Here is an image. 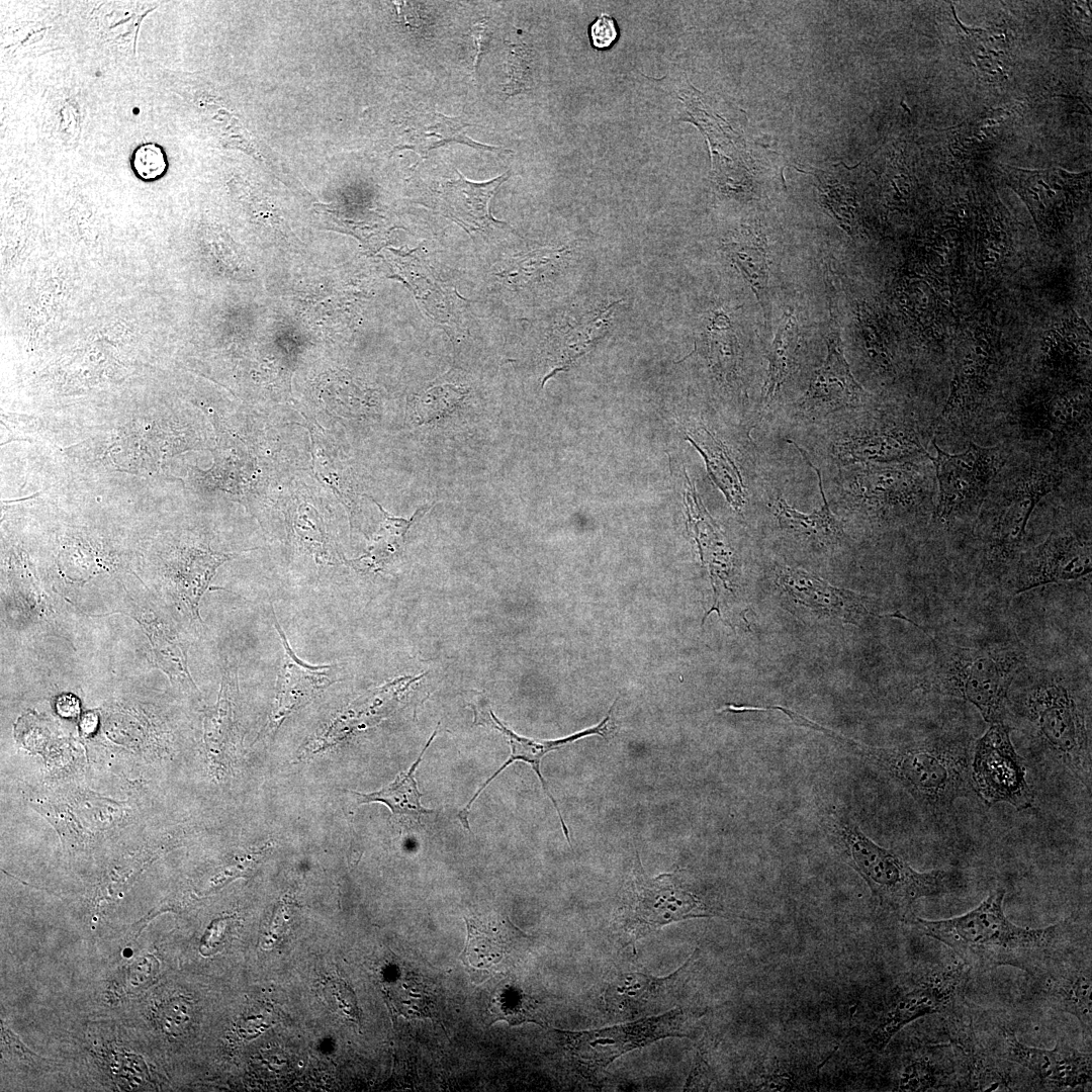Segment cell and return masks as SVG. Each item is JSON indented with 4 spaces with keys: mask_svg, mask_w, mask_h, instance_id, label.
Returning <instances> with one entry per match:
<instances>
[{
    "mask_svg": "<svg viewBox=\"0 0 1092 1092\" xmlns=\"http://www.w3.org/2000/svg\"><path fill=\"white\" fill-rule=\"evenodd\" d=\"M1005 889L996 888L974 909L957 917L927 920L914 913L903 921L951 948L969 967L1009 966L1036 975L1077 948L1069 921L1043 928L1015 925L1005 916Z\"/></svg>",
    "mask_w": 1092,
    "mask_h": 1092,
    "instance_id": "cell-1",
    "label": "cell"
},
{
    "mask_svg": "<svg viewBox=\"0 0 1092 1092\" xmlns=\"http://www.w3.org/2000/svg\"><path fill=\"white\" fill-rule=\"evenodd\" d=\"M816 730L883 770L933 816L948 814L956 802L972 791V755L966 740L932 736L893 747H874L820 724Z\"/></svg>",
    "mask_w": 1092,
    "mask_h": 1092,
    "instance_id": "cell-2",
    "label": "cell"
},
{
    "mask_svg": "<svg viewBox=\"0 0 1092 1092\" xmlns=\"http://www.w3.org/2000/svg\"><path fill=\"white\" fill-rule=\"evenodd\" d=\"M928 636L935 655L924 682L927 691L972 704L989 724L1004 722L1023 653L1009 645L964 647Z\"/></svg>",
    "mask_w": 1092,
    "mask_h": 1092,
    "instance_id": "cell-3",
    "label": "cell"
},
{
    "mask_svg": "<svg viewBox=\"0 0 1092 1092\" xmlns=\"http://www.w3.org/2000/svg\"><path fill=\"white\" fill-rule=\"evenodd\" d=\"M833 826L847 863L863 879L873 896L902 920L921 898L948 893L961 884L956 871L918 872L891 849L880 846L849 820L833 816Z\"/></svg>",
    "mask_w": 1092,
    "mask_h": 1092,
    "instance_id": "cell-4",
    "label": "cell"
},
{
    "mask_svg": "<svg viewBox=\"0 0 1092 1092\" xmlns=\"http://www.w3.org/2000/svg\"><path fill=\"white\" fill-rule=\"evenodd\" d=\"M1017 711L1040 743L1086 788L1091 787V738L1087 707L1064 679L1050 676L1018 696Z\"/></svg>",
    "mask_w": 1092,
    "mask_h": 1092,
    "instance_id": "cell-5",
    "label": "cell"
},
{
    "mask_svg": "<svg viewBox=\"0 0 1092 1092\" xmlns=\"http://www.w3.org/2000/svg\"><path fill=\"white\" fill-rule=\"evenodd\" d=\"M1063 480L1062 469L1046 461H1034L1005 481L992 497L987 519V561L992 566L1009 563L1016 555L1028 520L1039 500Z\"/></svg>",
    "mask_w": 1092,
    "mask_h": 1092,
    "instance_id": "cell-6",
    "label": "cell"
},
{
    "mask_svg": "<svg viewBox=\"0 0 1092 1092\" xmlns=\"http://www.w3.org/2000/svg\"><path fill=\"white\" fill-rule=\"evenodd\" d=\"M932 461L938 482L935 517L944 524L977 515L986 500L991 482L1005 463L999 447L971 443L965 452L948 454L933 441Z\"/></svg>",
    "mask_w": 1092,
    "mask_h": 1092,
    "instance_id": "cell-7",
    "label": "cell"
},
{
    "mask_svg": "<svg viewBox=\"0 0 1092 1092\" xmlns=\"http://www.w3.org/2000/svg\"><path fill=\"white\" fill-rule=\"evenodd\" d=\"M1004 722L990 724L976 741L971 759L972 791L989 807L1008 804L1017 811L1032 807L1034 795L1023 757Z\"/></svg>",
    "mask_w": 1092,
    "mask_h": 1092,
    "instance_id": "cell-8",
    "label": "cell"
},
{
    "mask_svg": "<svg viewBox=\"0 0 1092 1092\" xmlns=\"http://www.w3.org/2000/svg\"><path fill=\"white\" fill-rule=\"evenodd\" d=\"M704 1012L674 1009L601 1029L565 1033L567 1049L578 1068L588 1075L606 1068L620 1056L667 1036H687L688 1022Z\"/></svg>",
    "mask_w": 1092,
    "mask_h": 1092,
    "instance_id": "cell-9",
    "label": "cell"
},
{
    "mask_svg": "<svg viewBox=\"0 0 1092 1092\" xmlns=\"http://www.w3.org/2000/svg\"><path fill=\"white\" fill-rule=\"evenodd\" d=\"M625 915L630 930L639 935L672 922L714 914L700 898L678 886L673 875L647 877L637 854Z\"/></svg>",
    "mask_w": 1092,
    "mask_h": 1092,
    "instance_id": "cell-10",
    "label": "cell"
},
{
    "mask_svg": "<svg viewBox=\"0 0 1092 1092\" xmlns=\"http://www.w3.org/2000/svg\"><path fill=\"white\" fill-rule=\"evenodd\" d=\"M962 982L960 970H943L924 975L917 983L897 991L869 1032L868 1045L880 1052L907 1024L948 1007L959 995Z\"/></svg>",
    "mask_w": 1092,
    "mask_h": 1092,
    "instance_id": "cell-11",
    "label": "cell"
},
{
    "mask_svg": "<svg viewBox=\"0 0 1092 1092\" xmlns=\"http://www.w3.org/2000/svg\"><path fill=\"white\" fill-rule=\"evenodd\" d=\"M1092 570L1091 541L1071 532H1053L1021 552L1011 577L1014 595L1034 587L1078 579Z\"/></svg>",
    "mask_w": 1092,
    "mask_h": 1092,
    "instance_id": "cell-12",
    "label": "cell"
},
{
    "mask_svg": "<svg viewBox=\"0 0 1092 1092\" xmlns=\"http://www.w3.org/2000/svg\"><path fill=\"white\" fill-rule=\"evenodd\" d=\"M616 703H617V700L611 706V708H610V710L608 712V715L599 724H597L595 726H592L589 728H586L584 730H581L579 732L573 733L571 735H568L566 737L559 738V739H554V740H536V739H531V738H528V737H525V736H521V735L515 733L510 728H508L503 722H500L494 716V714H493V712L491 711L490 708H487V711H483V709L477 710L476 708L473 707L474 714H475V719H474L475 724H482V725L486 724V725H489L492 728L496 729L497 731H499L507 738V740H508V742L510 744L511 754L508 757V759L480 786V788L475 792L473 797L461 809V811H459L458 818H459L461 824L463 825V827L466 830L470 831V825H469V821H468L469 812H470L471 806L473 805L475 800L478 798V796L481 794V792L500 772H503L509 765H511L512 763H514L516 761H523L525 763H528L532 767L534 772L537 775L545 794L551 800L552 804L554 805V807H555V809L557 811V814H558V817H559V821H560L561 828L563 830L564 836H565L568 844L571 845L570 838H569V832H568L567 826H566V824L564 822V819H563V817H562V815L560 813V809H559L555 799L551 795V793L549 791V788H548V785H547V783H546V781H545V779H544V777L542 775L541 761H542V758L547 753H549L551 751H554V750H558L560 748H563L564 746H566V745H568V744H570V743H572L574 741H577V740H579L581 738H584V737H587V736H590V735H600L602 737H605L606 732L608 730V724L610 722L611 715H612V712H613V709H614Z\"/></svg>",
    "mask_w": 1092,
    "mask_h": 1092,
    "instance_id": "cell-13",
    "label": "cell"
},
{
    "mask_svg": "<svg viewBox=\"0 0 1092 1092\" xmlns=\"http://www.w3.org/2000/svg\"><path fill=\"white\" fill-rule=\"evenodd\" d=\"M1001 1046L1002 1056L1032 1072L1049 1088L1084 1087L1091 1081V1054L1064 1040L1053 1050H1042L1028 1046L1012 1031L1004 1030Z\"/></svg>",
    "mask_w": 1092,
    "mask_h": 1092,
    "instance_id": "cell-14",
    "label": "cell"
},
{
    "mask_svg": "<svg viewBox=\"0 0 1092 1092\" xmlns=\"http://www.w3.org/2000/svg\"><path fill=\"white\" fill-rule=\"evenodd\" d=\"M272 607L271 604L274 626L283 646V655L277 677L276 704L267 726L269 731L277 729L291 713L338 680L335 665H311L294 653Z\"/></svg>",
    "mask_w": 1092,
    "mask_h": 1092,
    "instance_id": "cell-15",
    "label": "cell"
},
{
    "mask_svg": "<svg viewBox=\"0 0 1092 1092\" xmlns=\"http://www.w3.org/2000/svg\"><path fill=\"white\" fill-rule=\"evenodd\" d=\"M827 355L817 368L799 407L809 414L833 412L859 405L864 390L852 376L844 357L838 327L826 337Z\"/></svg>",
    "mask_w": 1092,
    "mask_h": 1092,
    "instance_id": "cell-16",
    "label": "cell"
},
{
    "mask_svg": "<svg viewBox=\"0 0 1092 1092\" xmlns=\"http://www.w3.org/2000/svg\"><path fill=\"white\" fill-rule=\"evenodd\" d=\"M154 607L152 604L126 599L121 609L109 614L121 613L134 619L149 638L159 668L169 676L173 685L185 692L197 693L187 663L189 643L183 639L174 624Z\"/></svg>",
    "mask_w": 1092,
    "mask_h": 1092,
    "instance_id": "cell-17",
    "label": "cell"
},
{
    "mask_svg": "<svg viewBox=\"0 0 1092 1092\" xmlns=\"http://www.w3.org/2000/svg\"><path fill=\"white\" fill-rule=\"evenodd\" d=\"M777 583L792 600L818 614L836 617L845 623L858 624L868 616H877L867 608L861 596L830 585L805 570L782 567Z\"/></svg>",
    "mask_w": 1092,
    "mask_h": 1092,
    "instance_id": "cell-18",
    "label": "cell"
},
{
    "mask_svg": "<svg viewBox=\"0 0 1092 1092\" xmlns=\"http://www.w3.org/2000/svg\"><path fill=\"white\" fill-rule=\"evenodd\" d=\"M467 939L461 962L473 970L491 972L508 963L526 939L506 916L464 917Z\"/></svg>",
    "mask_w": 1092,
    "mask_h": 1092,
    "instance_id": "cell-19",
    "label": "cell"
},
{
    "mask_svg": "<svg viewBox=\"0 0 1092 1092\" xmlns=\"http://www.w3.org/2000/svg\"><path fill=\"white\" fill-rule=\"evenodd\" d=\"M1072 953L1036 974L1042 978V993L1057 1009L1074 1015L1091 1037V965L1090 959L1075 961Z\"/></svg>",
    "mask_w": 1092,
    "mask_h": 1092,
    "instance_id": "cell-20",
    "label": "cell"
},
{
    "mask_svg": "<svg viewBox=\"0 0 1092 1092\" xmlns=\"http://www.w3.org/2000/svg\"><path fill=\"white\" fill-rule=\"evenodd\" d=\"M458 178L443 184L437 196L438 208L447 216L469 230H482L498 225L490 214L488 203L500 185L510 176L507 172L487 182H471L461 173Z\"/></svg>",
    "mask_w": 1092,
    "mask_h": 1092,
    "instance_id": "cell-21",
    "label": "cell"
},
{
    "mask_svg": "<svg viewBox=\"0 0 1092 1092\" xmlns=\"http://www.w3.org/2000/svg\"><path fill=\"white\" fill-rule=\"evenodd\" d=\"M233 556V554L197 548L187 549L181 553L180 559L172 569V590L191 619L201 621L198 610L200 599L206 592L216 568Z\"/></svg>",
    "mask_w": 1092,
    "mask_h": 1092,
    "instance_id": "cell-22",
    "label": "cell"
},
{
    "mask_svg": "<svg viewBox=\"0 0 1092 1092\" xmlns=\"http://www.w3.org/2000/svg\"><path fill=\"white\" fill-rule=\"evenodd\" d=\"M685 966L666 978L657 979L641 973H629L618 978L606 992V1002L614 1011L637 1014L653 1010L669 994Z\"/></svg>",
    "mask_w": 1092,
    "mask_h": 1092,
    "instance_id": "cell-23",
    "label": "cell"
},
{
    "mask_svg": "<svg viewBox=\"0 0 1092 1092\" xmlns=\"http://www.w3.org/2000/svg\"><path fill=\"white\" fill-rule=\"evenodd\" d=\"M793 444L806 460L810 467L814 469L817 474L818 486L822 497V504L820 508L816 509L810 514L800 513L787 504L784 498H779L775 505V512L778 518L780 526L784 529L801 533L805 536L811 537L822 544L834 543L842 535V529L839 521L832 514L829 508V504L826 499L821 471L819 468L813 465L806 455V452L799 447L794 441L788 440Z\"/></svg>",
    "mask_w": 1092,
    "mask_h": 1092,
    "instance_id": "cell-24",
    "label": "cell"
},
{
    "mask_svg": "<svg viewBox=\"0 0 1092 1092\" xmlns=\"http://www.w3.org/2000/svg\"><path fill=\"white\" fill-rule=\"evenodd\" d=\"M725 250L752 288L768 321V257L763 235L751 229L744 230L726 245Z\"/></svg>",
    "mask_w": 1092,
    "mask_h": 1092,
    "instance_id": "cell-25",
    "label": "cell"
},
{
    "mask_svg": "<svg viewBox=\"0 0 1092 1092\" xmlns=\"http://www.w3.org/2000/svg\"><path fill=\"white\" fill-rule=\"evenodd\" d=\"M468 124L461 118H453L440 113H419L415 116L406 129V142L403 147L410 148L418 154L425 156L429 151L451 143L468 145L474 149L484 151L502 152L498 148L482 145L467 136Z\"/></svg>",
    "mask_w": 1092,
    "mask_h": 1092,
    "instance_id": "cell-26",
    "label": "cell"
},
{
    "mask_svg": "<svg viewBox=\"0 0 1092 1092\" xmlns=\"http://www.w3.org/2000/svg\"><path fill=\"white\" fill-rule=\"evenodd\" d=\"M687 440L703 456L713 482L729 504L740 511L745 504V489L740 472L725 447L705 428L690 432Z\"/></svg>",
    "mask_w": 1092,
    "mask_h": 1092,
    "instance_id": "cell-27",
    "label": "cell"
},
{
    "mask_svg": "<svg viewBox=\"0 0 1092 1092\" xmlns=\"http://www.w3.org/2000/svg\"><path fill=\"white\" fill-rule=\"evenodd\" d=\"M436 734L437 729L410 768L400 772L392 783L372 793H356L359 802L385 804L395 817L415 822H420L424 816L433 814L434 810L425 808L421 803L422 794L418 789L415 774Z\"/></svg>",
    "mask_w": 1092,
    "mask_h": 1092,
    "instance_id": "cell-28",
    "label": "cell"
},
{
    "mask_svg": "<svg viewBox=\"0 0 1092 1092\" xmlns=\"http://www.w3.org/2000/svg\"><path fill=\"white\" fill-rule=\"evenodd\" d=\"M1022 419L1035 429L1050 431L1054 440L1062 441L1090 424V406L1081 394L1059 395L1032 408Z\"/></svg>",
    "mask_w": 1092,
    "mask_h": 1092,
    "instance_id": "cell-29",
    "label": "cell"
},
{
    "mask_svg": "<svg viewBox=\"0 0 1092 1092\" xmlns=\"http://www.w3.org/2000/svg\"><path fill=\"white\" fill-rule=\"evenodd\" d=\"M860 487L874 505H909L924 496L921 480L902 467H872L860 474Z\"/></svg>",
    "mask_w": 1092,
    "mask_h": 1092,
    "instance_id": "cell-30",
    "label": "cell"
},
{
    "mask_svg": "<svg viewBox=\"0 0 1092 1092\" xmlns=\"http://www.w3.org/2000/svg\"><path fill=\"white\" fill-rule=\"evenodd\" d=\"M927 455L916 436L903 432H875L850 440L842 447L849 461L888 462Z\"/></svg>",
    "mask_w": 1092,
    "mask_h": 1092,
    "instance_id": "cell-31",
    "label": "cell"
},
{
    "mask_svg": "<svg viewBox=\"0 0 1092 1092\" xmlns=\"http://www.w3.org/2000/svg\"><path fill=\"white\" fill-rule=\"evenodd\" d=\"M1010 179L1033 208V213L1039 215L1048 208L1065 201L1066 191L1079 182L1080 176L1056 168L1037 171L1013 169Z\"/></svg>",
    "mask_w": 1092,
    "mask_h": 1092,
    "instance_id": "cell-32",
    "label": "cell"
},
{
    "mask_svg": "<svg viewBox=\"0 0 1092 1092\" xmlns=\"http://www.w3.org/2000/svg\"><path fill=\"white\" fill-rule=\"evenodd\" d=\"M799 348V325L794 310L784 314L767 353L768 369L763 387V403L776 396L795 366Z\"/></svg>",
    "mask_w": 1092,
    "mask_h": 1092,
    "instance_id": "cell-33",
    "label": "cell"
},
{
    "mask_svg": "<svg viewBox=\"0 0 1092 1092\" xmlns=\"http://www.w3.org/2000/svg\"><path fill=\"white\" fill-rule=\"evenodd\" d=\"M487 1011L488 1024L497 1020H506L510 1025L535 1022L544 1026L540 1014V1002L525 993L510 980L500 982L494 988L488 1002Z\"/></svg>",
    "mask_w": 1092,
    "mask_h": 1092,
    "instance_id": "cell-34",
    "label": "cell"
},
{
    "mask_svg": "<svg viewBox=\"0 0 1092 1092\" xmlns=\"http://www.w3.org/2000/svg\"><path fill=\"white\" fill-rule=\"evenodd\" d=\"M237 695V666L229 665L222 672L217 704L205 722V739L214 747L223 744L233 731Z\"/></svg>",
    "mask_w": 1092,
    "mask_h": 1092,
    "instance_id": "cell-35",
    "label": "cell"
},
{
    "mask_svg": "<svg viewBox=\"0 0 1092 1092\" xmlns=\"http://www.w3.org/2000/svg\"><path fill=\"white\" fill-rule=\"evenodd\" d=\"M131 164L136 175L144 180L160 178L167 169L162 149L154 144L139 147L132 155Z\"/></svg>",
    "mask_w": 1092,
    "mask_h": 1092,
    "instance_id": "cell-36",
    "label": "cell"
},
{
    "mask_svg": "<svg viewBox=\"0 0 1092 1092\" xmlns=\"http://www.w3.org/2000/svg\"><path fill=\"white\" fill-rule=\"evenodd\" d=\"M298 534L305 546L313 552L315 558L331 563V546L318 521L301 515L295 523Z\"/></svg>",
    "mask_w": 1092,
    "mask_h": 1092,
    "instance_id": "cell-37",
    "label": "cell"
},
{
    "mask_svg": "<svg viewBox=\"0 0 1092 1092\" xmlns=\"http://www.w3.org/2000/svg\"><path fill=\"white\" fill-rule=\"evenodd\" d=\"M327 997L333 1000L337 1006L338 1011L342 1012L348 1019H359L358 1008L356 998L351 988L341 980H334L328 982L326 986Z\"/></svg>",
    "mask_w": 1092,
    "mask_h": 1092,
    "instance_id": "cell-38",
    "label": "cell"
},
{
    "mask_svg": "<svg viewBox=\"0 0 1092 1092\" xmlns=\"http://www.w3.org/2000/svg\"><path fill=\"white\" fill-rule=\"evenodd\" d=\"M588 34L595 49L607 50L618 39L619 31L614 18L606 12H602L590 23Z\"/></svg>",
    "mask_w": 1092,
    "mask_h": 1092,
    "instance_id": "cell-39",
    "label": "cell"
},
{
    "mask_svg": "<svg viewBox=\"0 0 1092 1092\" xmlns=\"http://www.w3.org/2000/svg\"><path fill=\"white\" fill-rule=\"evenodd\" d=\"M290 920V911L284 904L277 907L271 921L263 932V946L273 947L282 935L287 931Z\"/></svg>",
    "mask_w": 1092,
    "mask_h": 1092,
    "instance_id": "cell-40",
    "label": "cell"
},
{
    "mask_svg": "<svg viewBox=\"0 0 1092 1092\" xmlns=\"http://www.w3.org/2000/svg\"><path fill=\"white\" fill-rule=\"evenodd\" d=\"M56 708L58 713L64 717H75L80 711L79 701L72 695L59 697Z\"/></svg>",
    "mask_w": 1092,
    "mask_h": 1092,
    "instance_id": "cell-41",
    "label": "cell"
},
{
    "mask_svg": "<svg viewBox=\"0 0 1092 1092\" xmlns=\"http://www.w3.org/2000/svg\"><path fill=\"white\" fill-rule=\"evenodd\" d=\"M96 724V717L93 714L89 713L83 717L81 721V729L84 733H91L94 731Z\"/></svg>",
    "mask_w": 1092,
    "mask_h": 1092,
    "instance_id": "cell-42",
    "label": "cell"
}]
</instances>
